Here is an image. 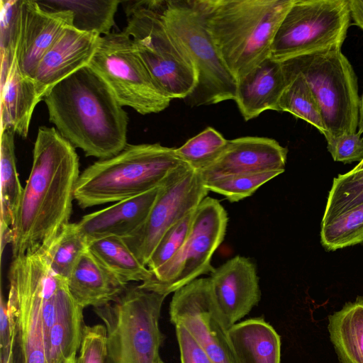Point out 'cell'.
Listing matches in <instances>:
<instances>
[{
  "label": "cell",
  "mask_w": 363,
  "mask_h": 363,
  "mask_svg": "<svg viewBox=\"0 0 363 363\" xmlns=\"http://www.w3.org/2000/svg\"><path fill=\"white\" fill-rule=\"evenodd\" d=\"M79 167L75 147L55 127H39L30 175L11 226L13 259L48 248L69 223Z\"/></svg>",
  "instance_id": "cell-1"
},
{
  "label": "cell",
  "mask_w": 363,
  "mask_h": 363,
  "mask_svg": "<svg viewBox=\"0 0 363 363\" xmlns=\"http://www.w3.org/2000/svg\"><path fill=\"white\" fill-rule=\"evenodd\" d=\"M43 101L50 122L86 156L108 159L127 145V112L89 67L57 84Z\"/></svg>",
  "instance_id": "cell-2"
},
{
  "label": "cell",
  "mask_w": 363,
  "mask_h": 363,
  "mask_svg": "<svg viewBox=\"0 0 363 363\" xmlns=\"http://www.w3.org/2000/svg\"><path fill=\"white\" fill-rule=\"evenodd\" d=\"M223 64L237 80L270 56L294 0H194Z\"/></svg>",
  "instance_id": "cell-3"
},
{
  "label": "cell",
  "mask_w": 363,
  "mask_h": 363,
  "mask_svg": "<svg viewBox=\"0 0 363 363\" xmlns=\"http://www.w3.org/2000/svg\"><path fill=\"white\" fill-rule=\"evenodd\" d=\"M191 168L175 148L160 143L127 144L117 155L86 168L74 197L82 208L118 202L164 185Z\"/></svg>",
  "instance_id": "cell-4"
},
{
  "label": "cell",
  "mask_w": 363,
  "mask_h": 363,
  "mask_svg": "<svg viewBox=\"0 0 363 363\" xmlns=\"http://www.w3.org/2000/svg\"><path fill=\"white\" fill-rule=\"evenodd\" d=\"M166 296L128 285L114 301L94 308L106 328L107 362L159 363L164 340L159 320Z\"/></svg>",
  "instance_id": "cell-5"
},
{
  "label": "cell",
  "mask_w": 363,
  "mask_h": 363,
  "mask_svg": "<svg viewBox=\"0 0 363 363\" xmlns=\"http://www.w3.org/2000/svg\"><path fill=\"white\" fill-rule=\"evenodd\" d=\"M164 23L184 50L197 74L191 107L234 100L237 81L221 60L194 0H153Z\"/></svg>",
  "instance_id": "cell-6"
},
{
  "label": "cell",
  "mask_w": 363,
  "mask_h": 363,
  "mask_svg": "<svg viewBox=\"0 0 363 363\" xmlns=\"http://www.w3.org/2000/svg\"><path fill=\"white\" fill-rule=\"evenodd\" d=\"M127 17L123 30L133 40L151 75L172 99H185L195 89L193 63L169 31L153 0L121 1Z\"/></svg>",
  "instance_id": "cell-7"
},
{
  "label": "cell",
  "mask_w": 363,
  "mask_h": 363,
  "mask_svg": "<svg viewBox=\"0 0 363 363\" xmlns=\"http://www.w3.org/2000/svg\"><path fill=\"white\" fill-rule=\"evenodd\" d=\"M306 80L319 105L325 139L356 133L361 101L357 79L341 48L284 61Z\"/></svg>",
  "instance_id": "cell-8"
},
{
  "label": "cell",
  "mask_w": 363,
  "mask_h": 363,
  "mask_svg": "<svg viewBox=\"0 0 363 363\" xmlns=\"http://www.w3.org/2000/svg\"><path fill=\"white\" fill-rule=\"evenodd\" d=\"M89 67L121 106L142 115L157 113L172 100L155 82L123 30L101 36Z\"/></svg>",
  "instance_id": "cell-9"
},
{
  "label": "cell",
  "mask_w": 363,
  "mask_h": 363,
  "mask_svg": "<svg viewBox=\"0 0 363 363\" xmlns=\"http://www.w3.org/2000/svg\"><path fill=\"white\" fill-rule=\"evenodd\" d=\"M350 19L348 0H294L275 33L269 57L284 62L341 48Z\"/></svg>",
  "instance_id": "cell-10"
},
{
  "label": "cell",
  "mask_w": 363,
  "mask_h": 363,
  "mask_svg": "<svg viewBox=\"0 0 363 363\" xmlns=\"http://www.w3.org/2000/svg\"><path fill=\"white\" fill-rule=\"evenodd\" d=\"M49 267L43 247L13 259L9 267L6 306L16 322L21 363H47L43 298Z\"/></svg>",
  "instance_id": "cell-11"
},
{
  "label": "cell",
  "mask_w": 363,
  "mask_h": 363,
  "mask_svg": "<svg viewBox=\"0 0 363 363\" xmlns=\"http://www.w3.org/2000/svg\"><path fill=\"white\" fill-rule=\"evenodd\" d=\"M228 220L220 201L206 196L195 210L182 248L151 280L140 286L167 296L199 276L213 272L211 258L225 238Z\"/></svg>",
  "instance_id": "cell-12"
},
{
  "label": "cell",
  "mask_w": 363,
  "mask_h": 363,
  "mask_svg": "<svg viewBox=\"0 0 363 363\" xmlns=\"http://www.w3.org/2000/svg\"><path fill=\"white\" fill-rule=\"evenodd\" d=\"M208 192L199 172L192 168L162 186L145 222L134 233L123 238L143 264L147 266L164 235L194 211Z\"/></svg>",
  "instance_id": "cell-13"
},
{
  "label": "cell",
  "mask_w": 363,
  "mask_h": 363,
  "mask_svg": "<svg viewBox=\"0 0 363 363\" xmlns=\"http://www.w3.org/2000/svg\"><path fill=\"white\" fill-rule=\"evenodd\" d=\"M169 318L174 325H183L214 363H238L228 329L215 309L208 277L196 279L174 292Z\"/></svg>",
  "instance_id": "cell-14"
},
{
  "label": "cell",
  "mask_w": 363,
  "mask_h": 363,
  "mask_svg": "<svg viewBox=\"0 0 363 363\" xmlns=\"http://www.w3.org/2000/svg\"><path fill=\"white\" fill-rule=\"evenodd\" d=\"M208 278L215 309L228 330L260 301L257 268L250 258L237 255L215 269Z\"/></svg>",
  "instance_id": "cell-15"
},
{
  "label": "cell",
  "mask_w": 363,
  "mask_h": 363,
  "mask_svg": "<svg viewBox=\"0 0 363 363\" xmlns=\"http://www.w3.org/2000/svg\"><path fill=\"white\" fill-rule=\"evenodd\" d=\"M69 26H73L70 11L49 10L37 1L22 0L16 57L25 77L33 79L44 55Z\"/></svg>",
  "instance_id": "cell-16"
},
{
  "label": "cell",
  "mask_w": 363,
  "mask_h": 363,
  "mask_svg": "<svg viewBox=\"0 0 363 363\" xmlns=\"http://www.w3.org/2000/svg\"><path fill=\"white\" fill-rule=\"evenodd\" d=\"M288 150L277 140L247 136L228 140L220 156L199 172L203 182L230 175L284 172Z\"/></svg>",
  "instance_id": "cell-17"
},
{
  "label": "cell",
  "mask_w": 363,
  "mask_h": 363,
  "mask_svg": "<svg viewBox=\"0 0 363 363\" xmlns=\"http://www.w3.org/2000/svg\"><path fill=\"white\" fill-rule=\"evenodd\" d=\"M101 37L96 33L82 31L74 26L64 30L40 61L33 77L41 101L57 84L88 66Z\"/></svg>",
  "instance_id": "cell-18"
},
{
  "label": "cell",
  "mask_w": 363,
  "mask_h": 363,
  "mask_svg": "<svg viewBox=\"0 0 363 363\" xmlns=\"http://www.w3.org/2000/svg\"><path fill=\"white\" fill-rule=\"evenodd\" d=\"M162 186L85 215L77 225L89 243L107 237H128L145 222Z\"/></svg>",
  "instance_id": "cell-19"
},
{
  "label": "cell",
  "mask_w": 363,
  "mask_h": 363,
  "mask_svg": "<svg viewBox=\"0 0 363 363\" xmlns=\"http://www.w3.org/2000/svg\"><path fill=\"white\" fill-rule=\"evenodd\" d=\"M287 83L282 62L270 57L237 80L234 101L245 121L267 110L279 111V102Z\"/></svg>",
  "instance_id": "cell-20"
},
{
  "label": "cell",
  "mask_w": 363,
  "mask_h": 363,
  "mask_svg": "<svg viewBox=\"0 0 363 363\" xmlns=\"http://www.w3.org/2000/svg\"><path fill=\"white\" fill-rule=\"evenodd\" d=\"M69 291L84 308L116 300L128 283L108 269L89 248L81 255L67 279Z\"/></svg>",
  "instance_id": "cell-21"
},
{
  "label": "cell",
  "mask_w": 363,
  "mask_h": 363,
  "mask_svg": "<svg viewBox=\"0 0 363 363\" xmlns=\"http://www.w3.org/2000/svg\"><path fill=\"white\" fill-rule=\"evenodd\" d=\"M40 101L33 79L22 74L15 57L1 82V131L10 129L26 138L33 113Z\"/></svg>",
  "instance_id": "cell-22"
},
{
  "label": "cell",
  "mask_w": 363,
  "mask_h": 363,
  "mask_svg": "<svg viewBox=\"0 0 363 363\" xmlns=\"http://www.w3.org/2000/svg\"><path fill=\"white\" fill-rule=\"evenodd\" d=\"M84 308L71 295L62 292L54 323L46 338L47 363H69L77 358L82 345Z\"/></svg>",
  "instance_id": "cell-23"
},
{
  "label": "cell",
  "mask_w": 363,
  "mask_h": 363,
  "mask_svg": "<svg viewBox=\"0 0 363 363\" xmlns=\"http://www.w3.org/2000/svg\"><path fill=\"white\" fill-rule=\"evenodd\" d=\"M228 335L238 363H280V337L263 318L237 323Z\"/></svg>",
  "instance_id": "cell-24"
},
{
  "label": "cell",
  "mask_w": 363,
  "mask_h": 363,
  "mask_svg": "<svg viewBox=\"0 0 363 363\" xmlns=\"http://www.w3.org/2000/svg\"><path fill=\"white\" fill-rule=\"evenodd\" d=\"M330 337L341 363H363V300L345 304L328 318Z\"/></svg>",
  "instance_id": "cell-25"
},
{
  "label": "cell",
  "mask_w": 363,
  "mask_h": 363,
  "mask_svg": "<svg viewBox=\"0 0 363 363\" xmlns=\"http://www.w3.org/2000/svg\"><path fill=\"white\" fill-rule=\"evenodd\" d=\"M43 8L53 11H70L73 26L82 31L109 34L115 25L118 0H44L37 1Z\"/></svg>",
  "instance_id": "cell-26"
},
{
  "label": "cell",
  "mask_w": 363,
  "mask_h": 363,
  "mask_svg": "<svg viewBox=\"0 0 363 363\" xmlns=\"http://www.w3.org/2000/svg\"><path fill=\"white\" fill-rule=\"evenodd\" d=\"M89 250L111 272L123 281L145 283L153 275L143 264L125 242L123 238L107 237L92 241Z\"/></svg>",
  "instance_id": "cell-27"
},
{
  "label": "cell",
  "mask_w": 363,
  "mask_h": 363,
  "mask_svg": "<svg viewBox=\"0 0 363 363\" xmlns=\"http://www.w3.org/2000/svg\"><path fill=\"white\" fill-rule=\"evenodd\" d=\"M14 135L15 133L10 129L1 131L0 229L11 228L23 190L16 169Z\"/></svg>",
  "instance_id": "cell-28"
},
{
  "label": "cell",
  "mask_w": 363,
  "mask_h": 363,
  "mask_svg": "<svg viewBox=\"0 0 363 363\" xmlns=\"http://www.w3.org/2000/svg\"><path fill=\"white\" fill-rule=\"evenodd\" d=\"M282 63L288 83L279 102V111L289 112L309 123L325 136L326 129L321 111L312 91L299 73Z\"/></svg>",
  "instance_id": "cell-29"
},
{
  "label": "cell",
  "mask_w": 363,
  "mask_h": 363,
  "mask_svg": "<svg viewBox=\"0 0 363 363\" xmlns=\"http://www.w3.org/2000/svg\"><path fill=\"white\" fill-rule=\"evenodd\" d=\"M89 245L77 223H69L62 228L49 247L44 248L51 269L67 280Z\"/></svg>",
  "instance_id": "cell-30"
},
{
  "label": "cell",
  "mask_w": 363,
  "mask_h": 363,
  "mask_svg": "<svg viewBox=\"0 0 363 363\" xmlns=\"http://www.w3.org/2000/svg\"><path fill=\"white\" fill-rule=\"evenodd\" d=\"M320 240L330 251L363 242V203L321 222Z\"/></svg>",
  "instance_id": "cell-31"
},
{
  "label": "cell",
  "mask_w": 363,
  "mask_h": 363,
  "mask_svg": "<svg viewBox=\"0 0 363 363\" xmlns=\"http://www.w3.org/2000/svg\"><path fill=\"white\" fill-rule=\"evenodd\" d=\"M228 140L212 127L188 140L175 148L176 155L196 171H200L216 160L225 150Z\"/></svg>",
  "instance_id": "cell-32"
},
{
  "label": "cell",
  "mask_w": 363,
  "mask_h": 363,
  "mask_svg": "<svg viewBox=\"0 0 363 363\" xmlns=\"http://www.w3.org/2000/svg\"><path fill=\"white\" fill-rule=\"evenodd\" d=\"M363 203V169L351 170L333 179L322 222Z\"/></svg>",
  "instance_id": "cell-33"
},
{
  "label": "cell",
  "mask_w": 363,
  "mask_h": 363,
  "mask_svg": "<svg viewBox=\"0 0 363 363\" xmlns=\"http://www.w3.org/2000/svg\"><path fill=\"white\" fill-rule=\"evenodd\" d=\"M267 171L230 175L204 182L209 191L224 196L230 202H238L252 196L261 186L282 174Z\"/></svg>",
  "instance_id": "cell-34"
},
{
  "label": "cell",
  "mask_w": 363,
  "mask_h": 363,
  "mask_svg": "<svg viewBox=\"0 0 363 363\" xmlns=\"http://www.w3.org/2000/svg\"><path fill=\"white\" fill-rule=\"evenodd\" d=\"M21 3L22 0L0 1L1 82L5 79L16 57Z\"/></svg>",
  "instance_id": "cell-35"
},
{
  "label": "cell",
  "mask_w": 363,
  "mask_h": 363,
  "mask_svg": "<svg viewBox=\"0 0 363 363\" xmlns=\"http://www.w3.org/2000/svg\"><path fill=\"white\" fill-rule=\"evenodd\" d=\"M195 210L174 225L157 244L147 264L153 277L176 255L183 246L189 233Z\"/></svg>",
  "instance_id": "cell-36"
},
{
  "label": "cell",
  "mask_w": 363,
  "mask_h": 363,
  "mask_svg": "<svg viewBox=\"0 0 363 363\" xmlns=\"http://www.w3.org/2000/svg\"><path fill=\"white\" fill-rule=\"evenodd\" d=\"M106 333L104 325H85L75 363H106Z\"/></svg>",
  "instance_id": "cell-37"
},
{
  "label": "cell",
  "mask_w": 363,
  "mask_h": 363,
  "mask_svg": "<svg viewBox=\"0 0 363 363\" xmlns=\"http://www.w3.org/2000/svg\"><path fill=\"white\" fill-rule=\"evenodd\" d=\"M362 133L345 134L326 138L327 147L336 162L351 163L363 160V138Z\"/></svg>",
  "instance_id": "cell-38"
},
{
  "label": "cell",
  "mask_w": 363,
  "mask_h": 363,
  "mask_svg": "<svg viewBox=\"0 0 363 363\" xmlns=\"http://www.w3.org/2000/svg\"><path fill=\"white\" fill-rule=\"evenodd\" d=\"M17 330L14 319L7 311L3 294L0 303V348L1 363H12L18 353Z\"/></svg>",
  "instance_id": "cell-39"
},
{
  "label": "cell",
  "mask_w": 363,
  "mask_h": 363,
  "mask_svg": "<svg viewBox=\"0 0 363 363\" xmlns=\"http://www.w3.org/2000/svg\"><path fill=\"white\" fill-rule=\"evenodd\" d=\"M181 363H214L203 347L182 324L174 325Z\"/></svg>",
  "instance_id": "cell-40"
},
{
  "label": "cell",
  "mask_w": 363,
  "mask_h": 363,
  "mask_svg": "<svg viewBox=\"0 0 363 363\" xmlns=\"http://www.w3.org/2000/svg\"><path fill=\"white\" fill-rule=\"evenodd\" d=\"M348 3L354 24L363 30V0H348Z\"/></svg>",
  "instance_id": "cell-41"
},
{
  "label": "cell",
  "mask_w": 363,
  "mask_h": 363,
  "mask_svg": "<svg viewBox=\"0 0 363 363\" xmlns=\"http://www.w3.org/2000/svg\"><path fill=\"white\" fill-rule=\"evenodd\" d=\"M358 132L363 133V96L360 104L359 123H358Z\"/></svg>",
  "instance_id": "cell-42"
},
{
  "label": "cell",
  "mask_w": 363,
  "mask_h": 363,
  "mask_svg": "<svg viewBox=\"0 0 363 363\" xmlns=\"http://www.w3.org/2000/svg\"><path fill=\"white\" fill-rule=\"evenodd\" d=\"M363 169V160L362 162H360L359 163H358V164L357 166H355L354 167V169H352V170L354 171H359V170H362Z\"/></svg>",
  "instance_id": "cell-43"
},
{
  "label": "cell",
  "mask_w": 363,
  "mask_h": 363,
  "mask_svg": "<svg viewBox=\"0 0 363 363\" xmlns=\"http://www.w3.org/2000/svg\"><path fill=\"white\" fill-rule=\"evenodd\" d=\"M12 363H21L19 354H17L15 360Z\"/></svg>",
  "instance_id": "cell-44"
},
{
  "label": "cell",
  "mask_w": 363,
  "mask_h": 363,
  "mask_svg": "<svg viewBox=\"0 0 363 363\" xmlns=\"http://www.w3.org/2000/svg\"><path fill=\"white\" fill-rule=\"evenodd\" d=\"M159 363H164V362L162 360V359H161L160 360Z\"/></svg>",
  "instance_id": "cell-45"
},
{
  "label": "cell",
  "mask_w": 363,
  "mask_h": 363,
  "mask_svg": "<svg viewBox=\"0 0 363 363\" xmlns=\"http://www.w3.org/2000/svg\"><path fill=\"white\" fill-rule=\"evenodd\" d=\"M75 361H76V359H74L73 361H72V362H69V363H75Z\"/></svg>",
  "instance_id": "cell-46"
}]
</instances>
